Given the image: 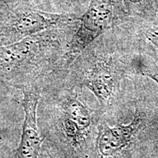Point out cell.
<instances>
[{
    "label": "cell",
    "instance_id": "9c48e42d",
    "mask_svg": "<svg viewBox=\"0 0 158 158\" xmlns=\"http://www.w3.org/2000/svg\"><path fill=\"white\" fill-rule=\"evenodd\" d=\"M143 33L147 40L158 48V26H146Z\"/></svg>",
    "mask_w": 158,
    "mask_h": 158
},
{
    "label": "cell",
    "instance_id": "4fadbf2b",
    "mask_svg": "<svg viewBox=\"0 0 158 158\" xmlns=\"http://www.w3.org/2000/svg\"><path fill=\"white\" fill-rule=\"evenodd\" d=\"M31 2H33V3H34V4H35V3L34 2V1H33V0H31Z\"/></svg>",
    "mask_w": 158,
    "mask_h": 158
},
{
    "label": "cell",
    "instance_id": "30bf717a",
    "mask_svg": "<svg viewBox=\"0 0 158 158\" xmlns=\"http://www.w3.org/2000/svg\"><path fill=\"white\" fill-rule=\"evenodd\" d=\"M33 1L37 7L46 11L56 12V10H58L56 0H33Z\"/></svg>",
    "mask_w": 158,
    "mask_h": 158
},
{
    "label": "cell",
    "instance_id": "8fae6325",
    "mask_svg": "<svg viewBox=\"0 0 158 158\" xmlns=\"http://www.w3.org/2000/svg\"><path fill=\"white\" fill-rule=\"evenodd\" d=\"M59 2L65 6H70L74 3H78V0H58Z\"/></svg>",
    "mask_w": 158,
    "mask_h": 158
},
{
    "label": "cell",
    "instance_id": "5b68a950",
    "mask_svg": "<svg viewBox=\"0 0 158 158\" xmlns=\"http://www.w3.org/2000/svg\"><path fill=\"white\" fill-rule=\"evenodd\" d=\"M42 37L40 35H31L0 46V69L17 66L34 56L45 41Z\"/></svg>",
    "mask_w": 158,
    "mask_h": 158
},
{
    "label": "cell",
    "instance_id": "277c9868",
    "mask_svg": "<svg viewBox=\"0 0 158 158\" xmlns=\"http://www.w3.org/2000/svg\"><path fill=\"white\" fill-rule=\"evenodd\" d=\"M39 96L32 92L24 93L23 101L25 112L21 141L16 158H35L42 143L37 124V108Z\"/></svg>",
    "mask_w": 158,
    "mask_h": 158
},
{
    "label": "cell",
    "instance_id": "8992f818",
    "mask_svg": "<svg viewBox=\"0 0 158 158\" xmlns=\"http://www.w3.org/2000/svg\"><path fill=\"white\" fill-rule=\"evenodd\" d=\"M117 78L110 62H100L92 69L86 81V86L102 104L109 103L115 90Z\"/></svg>",
    "mask_w": 158,
    "mask_h": 158
},
{
    "label": "cell",
    "instance_id": "ba28073f",
    "mask_svg": "<svg viewBox=\"0 0 158 158\" xmlns=\"http://www.w3.org/2000/svg\"><path fill=\"white\" fill-rule=\"evenodd\" d=\"M141 73L153 79L158 84V66L151 62H143L141 66Z\"/></svg>",
    "mask_w": 158,
    "mask_h": 158
},
{
    "label": "cell",
    "instance_id": "6da1fadb",
    "mask_svg": "<svg viewBox=\"0 0 158 158\" xmlns=\"http://www.w3.org/2000/svg\"><path fill=\"white\" fill-rule=\"evenodd\" d=\"M80 20L74 13L46 11L30 1L19 0L12 6L2 28L7 34L20 40L43 31L70 24Z\"/></svg>",
    "mask_w": 158,
    "mask_h": 158
},
{
    "label": "cell",
    "instance_id": "52a82bcc",
    "mask_svg": "<svg viewBox=\"0 0 158 158\" xmlns=\"http://www.w3.org/2000/svg\"><path fill=\"white\" fill-rule=\"evenodd\" d=\"M92 117L88 108L76 99H70L64 106V129L69 138L77 141L89 127Z\"/></svg>",
    "mask_w": 158,
    "mask_h": 158
},
{
    "label": "cell",
    "instance_id": "3957f363",
    "mask_svg": "<svg viewBox=\"0 0 158 158\" xmlns=\"http://www.w3.org/2000/svg\"><path fill=\"white\" fill-rule=\"evenodd\" d=\"M143 120V114L137 110L129 124H118L111 127L108 125L102 127L98 141V149L101 155L111 157L127 147L141 128Z\"/></svg>",
    "mask_w": 158,
    "mask_h": 158
},
{
    "label": "cell",
    "instance_id": "7c38bea8",
    "mask_svg": "<svg viewBox=\"0 0 158 158\" xmlns=\"http://www.w3.org/2000/svg\"><path fill=\"white\" fill-rule=\"evenodd\" d=\"M83 2L84 1H83V0H78V2Z\"/></svg>",
    "mask_w": 158,
    "mask_h": 158
},
{
    "label": "cell",
    "instance_id": "7a4b0ae2",
    "mask_svg": "<svg viewBox=\"0 0 158 158\" xmlns=\"http://www.w3.org/2000/svg\"><path fill=\"white\" fill-rule=\"evenodd\" d=\"M121 4L120 0H90L70 40L67 56L79 54L97 37L111 28L120 13Z\"/></svg>",
    "mask_w": 158,
    "mask_h": 158
}]
</instances>
